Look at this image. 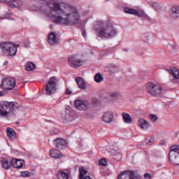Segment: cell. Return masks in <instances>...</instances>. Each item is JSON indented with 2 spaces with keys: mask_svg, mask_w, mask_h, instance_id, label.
<instances>
[{
  "mask_svg": "<svg viewBox=\"0 0 179 179\" xmlns=\"http://www.w3.org/2000/svg\"><path fill=\"white\" fill-rule=\"evenodd\" d=\"M42 10L51 21L61 25H74L80 18L75 7L65 3H49L43 6Z\"/></svg>",
  "mask_w": 179,
  "mask_h": 179,
  "instance_id": "1",
  "label": "cell"
},
{
  "mask_svg": "<svg viewBox=\"0 0 179 179\" xmlns=\"http://www.w3.org/2000/svg\"><path fill=\"white\" fill-rule=\"evenodd\" d=\"M93 28L97 35L102 38H111L116 35V31L112 24L108 21L98 20L94 22Z\"/></svg>",
  "mask_w": 179,
  "mask_h": 179,
  "instance_id": "2",
  "label": "cell"
},
{
  "mask_svg": "<svg viewBox=\"0 0 179 179\" xmlns=\"http://www.w3.org/2000/svg\"><path fill=\"white\" fill-rule=\"evenodd\" d=\"M18 107L16 102L2 101L0 102V117L10 119L14 116Z\"/></svg>",
  "mask_w": 179,
  "mask_h": 179,
  "instance_id": "3",
  "label": "cell"
},
{
  "mask_svg": "<svg viewBox=\"0 0 179 179\" xmlns=\"http://www.w3.org/2000/svg\"><path fill=\"white\" fill-rule=\"evenodd\" d=\"M0 48L4 54L7 56H14L17 52V46L11 42L6 41L0 43Z\"/></svg>",
  "mask_w": 179,
  "mask_h": 179,
  "instance_id": "4",
  "label": "cell"
},
{
  "mask_svg": "<svg viewBox=\"0 0 179 179\" xmlns=\"http://www.w3.org/2000/svg\"><path fill=\"white\" fill-rule=\"evenodd\" d=\"M146 88L148 93L153 96H161L163 93V89L159 85H155L151 82L147 83Z\"/></svg>",
  "mask_w": 179,
  "mask_h": 179,
  "instance_id": "5",
  "label": "cell"
},
{
  "mask_svg": "<svg viewBox=\"0 0 179 179\" xmlns=\"http://www.w3.org/2000/svg\"><path fill=\"white\" fill-rule=\"evenodd\" d=\"M170 161L175 165L179 164V145H173L170 149L169 152Z\"/></svg>",
  "mask_w": 179,
  "mask_h": 179,
  "instance_id": "6",
  "label": "cell"
},
{
  "mask_svg": "<svg viewBox=\"0 0 179 179\" xmlns=\"http://www.w3.org/2000/svg\"><path fill=\"white\" fill-rule=\"evenodd\" d=\"M15 80L11 77H6L2 82V87L5 90H11L15 86Z\"/></svg>",
  "mask_w": 179,
  "mask_h": 179,
  "instance_id": "7",
  "label": "cell"
},
{
  "mask_svg": "<svg viewBox=\"0 0 179 179\" xmlns=\"http://www.w3.org/2000/svg\"><path fill=\"white\" fill-rule=\"evenodd\" d=\"M118 179H141L140 176L132 171H126L120 173Z\"/></svg>",
  "mask_w": 179,
  "mask_h": 179,
  "instance_id": "8",
  "label": "cell"
},
{
  "mask_svg": "<svg viewBox=\"0 0 179 179\" xmlns=\"http://www.w3.org/2000/svg\"><path fill=\"white\" fill-rule=\"evenodd\" d=\"M68 63L71 67L77 68L83 65V61L76 55H72L69 57Z\"/></svg>",
  "mask_w": 179,
  "mask_h": 179,
  "instance_id": "9",
  "label": "cell"
},
{
  "mask_svg": "<svg viewBox=\"0 0 179 179\" xmlns=\"http://www.w3.org/2000/svg\"><path fill=\"white\" fill-rule=\"evenodd\" d=\"M46 90L48 94H52L56 91V84L53 81H50L46 85Z\"/></svg>",
  "mask_w": 179,
  "mask_h": 179,
  "instance_id": "10",
  "label": "cell"
},
{
  "mask_svg": "<svg viewBox=\"0 0 179 179\" xmlns=\"http://www.w3.org/2000/svg\"><path fill=\"white\" fill-rule=\"evenodd\" d=\"M11 164L13 167L16 169H20L23 167L25 165V163L24 160L21 159H13L11 161Z\"/></svg>",
  "mask_w": 179,
  "mask_h": 179,
  "instance_id": "11",
  "label": "cell"
},
{
  "mask_svg": "<svg viewBox=\"0 0 179 179\" xmlns=\"http://www.w3.org/2000/svg\"><path fill=\"white\" fill-rule=\"evenodd\" d=\"M54 144L57 148L63 149L67 145V142L61 138H57L54 141Z\"/></svg>",
  "mask_w": 179,
  "mask_h": 179,
  "instance_id": "12",
  "label": "cell"
},
{
  "mask_svg": "<svg viewBox=\"0 0 179 179\" xmlns=\"http://www.w3.org/2000/svg\"><path fill=\"white\" fill-rule=\"evenodd\" d=\"M47 41L48 43L51 45H54L56 44H57L58 42V39H57L56 34L54 32L51 33L48 36Z\"/></svg>",
  "mask_w": 179,
  "mask_h": 179,
  "instance_id": "13",
  "label": "cell"
},
{
  "mask_svg": "<svg viewBox=\"0 0 179 179\" xmlns=\"http://www.w3.org/2000/svg\"><path fill=\"white\" fill-rule=\"evenodd\" d=\"M75 106L76 108L81 111H85L87 110L86 104H85V102L81 100H77L74 102Z\"/></svg>",
  "mask_w": 179,
  "mask_h": 179,
  "instance_id": "14",
  "label": "cell"
},
{
  "mask_svg": "<svg viewBox=\"0 0 179 179\" xmlns=\"http://www.w3.org/2000/svg\"><path fill=\"white\" fill-rule=\"evenodd\" d=\"M113 114L111 111L104 112L102 116V120L107 123H110L113 120Z\"/></svg>",
  "mask_w": 179,
  "mask_h": 179,
  "instance_id": "15",
  "label": "cell"
},
{
  "mask_svg": "<svg viewBox=\"0 0 179 179\" xmlns=\"http://www.w3.org/2000/svg\"><path fill=\"white\" fill-rule=\"evenodd\" d=\"M170 15L172 18H177L179 16V7L178 6H173L172 8L170 10Z\"/></svg>",
  "mask_w": 179,
  "mask_h": 179,
  "instance_id": "16",
  "label": "cell"
},
{
  "mask_svg": "<svg viewBox=\"0 0 179 179\" xmlns=\"http://www.w3.org/2000/svg\"><path fill=\"white\" fill-rule=\"evenodd\" d=\"M88 172L86 169L81 167L79 169V179H92L88 175H87Z\"/></svg>",
  "mask_w": 179,
  "mask_h": 179,
  "instance_id": "17",
  "label": "cell"
},
{
  "mask_svg": "<svg viewBox=\"0 0 179 179\" xmlns=\"http://www.w3.org/2000/svg\"><path fill=\"white\" fill-rule=\"evenodd\" d=\"M49 154L51 157L55 159H59L63 157V154L58 150L51 149L49 151Z\"/></svg>",
  "mask_w": 179,
  "mask_h": 179,
  "instance_id": "18",
  "label": "cell"
},
{
  "mask_svg": "<svg viewBox=\"0 0 179 179\" xmlns=\"http://www.w3.org/2000/svg\"><path fill=\"white\" fill-rule=\"evenodd\" d=\"M138 124L140 128L144 130L147 129L149 127V124L148 121L144 119H139L138 120Z\"/></svg>",
  "mask_w": 179,
  "mask_h": 179,
  "instance_id": "19",
  "label": "cell"
},
{
  "mask_svg": "<svg viewBox=\"0 0 179 179\" xmlns=\"http://www.w3.org/2000/svg\"><path fill=\"white\" fill-rule=\"evenodd\" d=\"M6 131L8 137L10 138V139L13 140L16 137V134L15 131L13 129H12V128H7Z\"/></svg>",
  "mask_w": 179,
  "mask_h": 179,
  "instance_id": "20",
  "label": "cell"
},
{
  "mask_svg": "<svg viewBox=\"0 0 179 179\" xmlns=\"http://www.w3.org/2000/svg\"><path fill=\"white\" fill-rule=\"evenodd\" d=\"M76 81L80 88L83 89L86 88V84H85V81L83 80L82 78L77 77L76 78Z\"/></svg>",
  "mask_w": 179,
  "mask_h": 179,
  "instance_id": "21",
  "label": "cell"
},
{
  "mask_svg": "<svg viewBox=\"0 0 179 179\" xmlns=\"http://www.w3.org/2000/svg\"><path fill=\"white\" fill-rule=\"evenodd\" d=\"M124 12L128 14H132V15H134L140 16V14L139 13V12L134 8H124Z\"/></svg>",
  "mask_w": 179,
  "mask_h": 179,
  "instance_id": "22",
  "label": "cell"
},
{
  "mask_svg": "<svg viewBox=\"0 0 179 179\" xmlns=\"http://www.w3.org/2000/svg\"><path fill=\"white\" fill-rule=\"evenodd\" d=\"M122 116L124 122H126L127 124H130L132 122V118L128 114L124 112L122 114Z\"/></svg>",
  "mask_w": 179,
  "mask_h": 179,
  "instance_id": "23",
  "label": "cell"
},
{
  "mask_svg": "<svg viewBox=\"0 0 179 179\" xmlns=\"http://www.w3.org/2000/svg\"><path fill=\"white\" fill-rule=\"evenodd\" d=\"M25 68L26 71H33L34 69L35 68V65L31 61H28L26 63V64L25 66Z\"/></svg>",
  "mask_w": 179,
  "mask_h": 179,
  "instance_id": "24",
  "label": "cell"
},
{
  "mask_svg": "<svg viewBox=\"0 0 179 179\" xmlns=\"http://www.w3.org/2000/svg\"><path fill=\"white\" fill-rule=\"evenodd\" d=\"M171 72L175 79L179 78V70L175 67H171L170 68Z\"/></svg>",
  "mask_w": 179,
  "mask_h": 179,
  "instance_id": "25",
  "label": "cell"
},
{
  "mask_svg": "<svg viewBox=\"0 0 179 179\" xmlns=\"http://www.w3.org/2000/svg\"><path fill=\"white\" fill-rule=\"evenodd\" d=\"M57 177L58 179H68V176L64 172L60 171L57 174Z\"/></svg>",
  "mask_w": 179,
  "mask_h": 179,
  "instance_id": "26",
  "label": "cell"
},
{
  "mask_svg": "<svg viewBox=\"0 0 179 179\" xmlns=\"http://www.w3.org/2000/svg\"><path fill=\"white\" fill-rule=\"evenodd\" d=\"M94 80L97 83H100L103 80V77H102V75L100 73H97L94 76Z\"/></svg>",
  "mask_w": 179,
  "mask_h": 179,
  "instance_id": "27",
  "label": "cell"
},
{
  "mask_svg": "<svg viewBox=\"0 0 179 179\" xmlns=\"http://www.w3.org/2000/svg\"><path fill=\"white\" fill-rule=\"evenodd\" d=\"M1 164H2V167L5 169H8L10 168V164L6 160H2L1 161Z\"/></svg>",
  "mask_w": 179,
  "mask_h": 179,
  "instance_id": "28",
  "label": "cell"
},
{
  "mask_svg": "<svg viewBox=\"0 0 179 179\" xmlns=\"http://www.w3.org/2000/svg\"><path fill=\"white\" fill-rule=\"evenodd\" d=\"M146 143L151 145L152 144H154V138L153 137H148L146 139Z\"/></svg>",
  "mask_w": 179,
  "mask_h": 179,
  "instance_id": "29",
  "label": "cell"
},
{
  "mask_svg": "<svg viewBox=\"0 0 179 179\" xmlns=\"http://www.w3.org/2000/svg\"><path fill=\"white\" fill-rule=\"evenodd\" d=\"M99 164L102 166H106L107 165V161L105 159L102 158L99 161Z\"/></svg>",
  "mask_w": 179,
  "mask_h": 179,
  "instance_id": "30",
  "label": "cell"
},
{
  "mask_svg": "<svg viewBox=\"0 0 179 179\" xmlns=\"http://www.w3.org/2000/svg\"><path fill=\"white\" fill-rule=\"evenodd\" d=\"M31 175L30 172L28 171H22L21 172V175L23 177H28Z\"/></svg>",
  "mask_w": 179,
  "mask_h": 179,
  "instance_id": "31",
  "label": "cell"
},
{
  "mask_svg": "<svg viewBox=\"0 0 179 179\" xmlns=\"http://www.w3.org/2000/svg\"><path fill=\"white\" fill-rule=\"evenodd\" d=\"M149 118L150 119V120L152 121H156L157 120V117L156 116L155 114H151L149 115Z\"/></svg>",
  "mask_w": 179,
  "mask_h": 179,
  "instance_id": "32",
  "label": "cell"
},
{
  "mask_svg": "<svg viewBox=\"0 0 179 179\" xmlns=\"http://www.w3.org/2000/svg\"><path fill=\"white\" fill-rule=\"evenodd\" d=\"M144 179H151V176L150 174L149 173H147L144 174Z\"/></svg>",
  "mask_w": 179,
  "mask_h": 179,
  "instance_id": "33",
  "label": "cell"
},
{
  "mask_svg": "<svg viewBox=\"0 0 179 179\" xmlns=\"http://www.w3.org/2000/svg\"><path fill=\"white\" fill-rule=\"evenodd\" d=\"M71 93V91H69L68 89H67V91H66V94H70Z\"/></svg>",
  "mask_w": 179,
  "mask_h": 179,
  "instance_id": "34",
  "label": "cell"
},
{
  "mask_svg": "<svg viewBox=\"0 0 179 179\" xmlns=\"http://www.w3.org/2000/svg\"><path fill=\"white\" fill-rule=\"evenodd\" d=\"M0 87H1V84H0Z\"/></svg>",
  "mask_w": 179,
  "mask_h": 179,
  "instance_id": "35",
  "label": "cell"
}]
</instances>
